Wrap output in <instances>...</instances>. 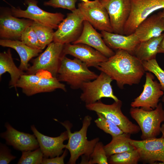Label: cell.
Wrapping results in <instances>:
<instances>
[{
	"mask_svg": "<svg viewBox=\"0 0 164 164\" xmlns=\"http://www.w3.org/2000/svg\"><path fill=\"white\" fill-rule=\"evenodd\" d=\"M115 80L122 89L125 85L138 84L145 70L142 62L133 55L123 50H117L114 54L96 68Z\"/></svg>",
	"mask_w": 164,
	"mask_h": 164,
	"instance_id": "obj_1",
	"label": "cell"
},
{
	"mask_svg": "<svg viewBox=\"0 0 164 164\" xmlns=\"http://www.w3.org/2000/svg\"><path fill=\"white\" fill-rule=\"evenodd\" d=\"M92 119L90 116H85L83 121L81 128L80 130L73 133L71 132L72 126L70 122L67 121L63 122H60L68 132V142L65 146V148L69 151L70 153L68 164H75L80 156L82 158L80 164H85L92 153L96 144L99 141L98 138L91 140L87 139V131Z\"/></svg>",
	"mask_w": 164,
	"mask_h": 164,
	"instance_id": "obj_2",
	"label": "cell"
},
{
	"mask_svg": "<svg viewBox=\"0 0 164 164\" xmlns=\"http://www.w3.org/2000/svg\"><path fill=\"white\" fill-rule=\"evenodd\" d=\"M86 64L79 59H71L62 56L56 78L66 82L73 89L81 88L85 82L96 79L98 75L90 70Z\"/></svg>",
	"mask_w": 164,
	"mask_h": 164,
	"instance_id": "obj_3",
	"label": "cell"
},
{
	"mask_svg": "<svg viewBox=\"0 0 164 164\" xmlns=\"http://www.w3.org/2000/svg\"><path fill=\"white\" fill-rule=\"evenodd\" d=\"M130 114L140 128L142 140L156 138L161 133V124L164 121V110L161 102L150 111L131 107Z\"/></svg>",
	"mask_w": 164,
	"mask_h": 164,
	"instance_id": "obj_4",
	"label": "cell"
},
{
	"mask_svg": "<svg viewBox=\"0 0 164 164\" xmlns=\"http://www.w3.org/2000/svg\"><path fill=\"white\" fill-rule=\"evenodd\" d=\"M122 102L119 100L111 104L103 103L101 100L86 105V108L102 114L106 118L119 127L124 133L131 134L138 133L141 130L138 125L133 123L122 112Z\"/></svg>",
	"mask_w": 164,
	"mask_h": 164,
	"instance_id": "obj_5",
	"label": "cell"
},
{
	"mask_svg": "<svg viewBox=\"0 0 164 164\" xmlns=\"http://www.w3.org/2000/svg\"><path fill=\"white\" fill-rule=\"evenodd\" d=\"M113 80L107 74L101 72L94 80L83 84L80 88L82 91L80 97L81 100L86 105L94 103L104 97L118 101L119 100L114 95L111 85Z\"/></svg>",
	"mask_w": 164,
	"mask_h": 164,
	"instance_id": "obj_6",
	"label": "cell"
},
{
	"mask_svg": "<svg viewBox=\"0 0 164 164\" xmlns=\"http://www.w3.org/2000/svg\"><path fill=\"white\" fill-rule=\"evenodd\" d=\"M36 0H26L27 7L25 10L12 7V15L16 17L27 18L33 21L53 29H57L64 19V15L60 12L51 13L39 8Z\"/></svg>",
	"mask_w": 164,
	"mask_h": 164,
	"instance_id": "obj_7",
	"label": "cell"
},
{
	"mask_svg": "<svg viewBox=\"0 0 164 164\" xmlns=\"http://www.w3.org/2000/svg\"><path fill=\"white\" fill-rule=\"evenodd\" d=\"M63 46V44L54 42L50 43L43 52L33 60L26 74H34L43 70L56 77Z\"/></svg>",
	"mask_w": 164,
	"mask_h": 164,
	"instance_id": "obj_8",
	"label": "cell"
},
{
	"mask_svg": "<svg viewBox=\"0 0 164 164\" xmlns=\"http://www.w3.org/2000/svg\"><path fill=\"white\" fill-rule=\"evenodd\" d=\"M85 20L78 8L67 14L54 32L53 42L63 45L72 43L81 33Z\"/></svg>",
	"mask_w": 164,
	"mask_h": 164,
	"instance_id": "obj_9",
	"label": "cell"
},
{
	"mask_svg": "<svg viewBox=\"0 0 164 164\" xmlns=\"http://www.w3.org/2000/svg\"><path fill=\"white\" fill-rule=\"evenodd\" d=\"M131 9L124 35L134 33L138 25L154 12L164 9V0H131Z\"/></svg>",
	"mask_w": 164,
	"mask_h": 164,
	"instance_id": "obj_10",
	"label": "cell"
},
{
	"mask_svg": "<svg viewBox=\"0 0 164 164\" xmlns=\"http://www.w3.org/2000/svg\"><path fill=\"white\" fill-rule=\"evenodd\" d=\"M78 8L95 29L113 32L108 12L100 0H94L78 4Z\"/></svg>",
	"mask_w": 164,
	"mask_h": 164,
	"instance_id": "obj_11",
	"label": "cell"
},
{
	"mask_svg": "<svg viewBox=\"0 0 164 164\" xmlns=\"http://www.w3.org/2000/svg\"><path fill=\"white\" fill-rule=\"evenodd\" d=\"M146 79L142 92L131 104L132 108H141L146 111L155 109L164 92L161 84L154 80V75L150 72L146 73Z\"/></svg>",
	"mask_w": 164,
	"mask_h": 164,
	"instance_id": "obj_12",
	"label": "cell"
},
{
	"mask_svg": "<svg viewBox=\"0 0 164 164\" xmlns=\"http://www.w3.org/2000/svg\"><path fill=\"white\" fill-rule=\"evenodd\" d=\"M100 0L108 12L113 32L124 35L125 26L131 12V0Z\"/></svg>",
	"mask_w": 164,
	"mask_h": 164,
	"instance_id": "obj_13",
	"label": "cell"
},
{
	"mask_svg": "<svg viewBox=\"0 0 164 164\" xmlns=\"http://www.w3.org/2000/svg\"><path fill=\"white\" fill-rule=\"evenodd\" d=\"M129 141L138 151L140 161L154 164L160 161L164 164V137L155 138L142 140L130 138Z\"/></svg>",
	"mask_w": 164,
	"mask_h": 164,
	"instance_id": "obj_14",
	"label": "cell"
},
{
	"mask_svg": "<svg viewBox=\"0 0 164 164\" xmlns=\"http://www.w3.org/2000/svg\"><path fill=\"white\" fill-rule=\"evenodd\" d=\"M5 126L6 131L0 134L6 144L15 149L22 152L34 150L39 147L37 139L33 134L19 131L7 122Z\"/></svg>",
	"mask_w": 164,
	"mask_h": 164,
	"instance_id": "obj_15",
	"label": "cell"
},
{
	"mask_svg": "<svg viewBox=\"0 0 164 164\" xmlns=\"http://www.w3.org/2000/svg\"><path fill=\"white\" fill-rule=\"evenodd\" d=\"M70 55L80 60L89 67H97L108 59L99 51L86 44L68 43L64 45L62 56Z\"/></svg>",
	"mask_w": 164,
	"mask_h": 164,
	"instance_id": "obj_16",
	"label": "cell"
},
{
	"mask_svg": "<svg viewBox=\"0 0 164 164\" xmlns=\"http://www.w3.org/2000/svg\"><path fill=\"white\" fill-rule=\"evenodd\" d=\"M31 129L38 142L43 158H53L59 156L63 153V149L66 146L63 142L68 139L67 130L61 133L59 136L53 137L41 133L34 125L31 126Z\"/></svg>",
	"mask_w": 164,
	"mask_h": 164,
	"instance_id": "obj_17",
	"label": "cell"
},
{
	"mask_svg": "<svg viewBox=\"0 0 164 164\" xmlns=\"http://www.w3.org/2000/svg\"><path fill=\"white\" fill-rule=\"evenodd\" d=\"M96 29L87 21L85 20L81 33L72 43L86 44L99 51L108 58L112 56L115 53L107 46L101 33Z\"/></svg>",
	"mask_w": 164,
	"mask_h": 164,
	"instance_id": "obj_18",
	"label": "cell"
},
{
	"mask_svg": "<svg viewBox=\"0 0 164 164\" xmlns=\"http://www.w3.org/2000/svg\"><path fill=\"white\" fill-rule=\"evenodd\" d=\"M13 16L6 14L1 16L0 36L2 39H20L22 32L33 22L29 19H18Z\"/></svg>",
	"mask_w": 164,
	"mask_h": 164,
	"instance_id": "obj_19",
	"label": "cell"
},
{
	"mask_svg": "<svg viewBox=\"0 0 164 164\" xmlns=\"http://www.w3.org/2000/svg\"><path fill=\"white\" fill-rule=\"evenodd\" d=\"M163 32L164 18L160 11L142 21L137 26L134 33L140 42H142L159 36Z\"/></svg>",
	"mask_w": 164,
	"mask_h": 164,
	"instance_id": "obj_20",
	"label": "cell"
},
{
	"mask_svg": "<svg viewBox=\"0 0 164 164\" xmlns=\"http://www.w3.org/2000/svg\"><path fill=\"white\" fill-rule=\"evenodd\" d=\"M101 33L104 42L109 48L124 50L132 54L140 42L134 32L128 35L105 31H101Z\"/></svg>",
	"mask_w": 164,
	"mask_h": 164,
	"instance_id": "obj_21",
	"label": "cell"
},
{
	"mask_svg": "<svg viewBox=\"0 0 164 164\" xmlns=\"http://www.w3.org/2000/svg\"><path fill=\"white\" fill-rule=\"evenodd\" d=\"M0 45L14 49L17 52L20 59L19 68L23 71H26L29 67V60L33 57L38 56L42 50L33 49L28 46L21 41L1 39Z\"/></svg>",
	"mask_w": 164,
	"mask_h": 164,
	"instance_id": "obj_22",
	"label": "cell"
},
{
	"mask_svg": "<svg viewBox=\"0 0 164 164\" xmlns=\"http://www.w3.org/2000/svg\"><path fill=\"white\" fill-rule=\"evenodd\" d=\"M6 72L9 73L10 76L9 86L11 88L14 87L17 91V83L21 76L26 73L15 64L10 49L6 52L0 53V77L3 74Z\"/></svg>",
	"mask_w": 164,
	"mask_h": 164,
	"instance_id": "obj_23",
	"label": "cell"
},
{
	"mask_svg": "<svg viewBox=\"0 0 164 164\" xmlns=\"http://www.w3.org/2000/svg\"><path fill=\"white\" fill-rule=\"evenodd\" d=\"M163 36L162 33L159 36L140 42L136 47L133 55L142 62L155 58L158 53L159 44Z\"/></svg>",
	"mask_w": 164,
	"mask_h": 164,
	"instance_id": "obj_24",
	"label": "cell"
},
{
	"mask_svg": "<svg viewBox=\"0 0 164 164\" xmlns=\"http://www.w3.org/2000/svg\"><path fill=\"white\" fill-rule=\"evenodd\" d=\"M60 89L66 91L65 85L60 82L56 77L52 75L44 77L34 86L26 89L22 90V92L29 96L37 94L50 92Z\"/></svg>",
	"mask_w": 164,
	"mask_h": 164,
	"instance_id": "obj_25",
	"label": "cell"
},
{
	"mask_svg": "<svg viewBox=\"0 0 164 164\" xmlns=\"http://www.w3.org/2000/svg\"><path fill=\"white\" fill-rule=\"evenodd\" d=\"M131 135V134L123 133L117 136H112L111 141L104 146L108 157L114 154L135 149L129 141Z\"/></svg>",
	"mask_w": 164,
	"mask_h": 164,
	"instance_id": "obj_26",
	"label": "cell"
},
{
	"mask_svg": "<svg viewBox=\"0 0 164 164\" xmlns=\"http://www.w3.org/2000/svg\"><path fill=\"white\" fill-rule=\"evenodd\" d=\"M139 161V154L135 149L114 154L108 157V164H137Z\"/></svg>",
	"mask_w": 164,
	"mask_h": 164,
	"instance_id": "obj_27",
	"label": "cell"
},
{
	"mask_svg": "<svg viewBox=\"0 0 164 164\" xmlns=\"http://www.w3.org/2000/svg\"><path fill=\"white\" fill-rule=\"evenodd\" d=\"M30 26L37 35L42 50L53 41V29L33 21Z\"/></svg>",
	"mask_w": 164,
	"mask_h": 164,
	"instance_id": "obj_28",
	"label": "cell"
},
{
	"mask_svg": "<svg viewBox=\"0 0 164 164\" xmlns=\"http://www.w3.org/2000/svg\"><path fill=\"white\" fill-rule=\"evenodd\" d=\"M52 75L49 71L41 70L34 74H25L22 75L16 85L17 87L22 90L28 89L37 84L43 77Z\"/></svg>",
	"mask_w": 164,
	"mask_h": 164,
	"instance_id": "obj_29",
	"label": "cell"
},
{
	"mask_svg": "<svg viewBox=\"0 0 164 164\" xmlns=\"http://www.w3.org/2000/svg\"><path fill=\"white\" fill-rule=\"evenodd\" d=\"M97 118L94 122L97 127L112 136L124 133L120 128L114 123L106 118L102 114L96 113Z\"/></svg>",
	"mask_w": 164,
	"mask_h": 164,
	"instance_id": "obj_30",
	"label": "cell"
},
{
	"mask_svg": "<svg viewBox=\"0 0 164 164\" xmlns=\"http://www.w3.org/2000/svg\"><path fill=\"white\" fill-rule=\"evenodd\" d=\"M85 164H108V157L101 142H98Z\"/></svg>",
	"mask_w": 164,
	"mask_h": 164,
	"instance_id": "obj_31",
	"label": "cell"
},
{
	"mask_svg": "<svg viewBox=\"0 0 164 164\" xmlns=\"http://www.w3.org/2000/svg\"><path fill=\"white\" fill-rule=\"evenodd\" d=\"M18 164H42L43 158L40 148L34 150L22 152Z\"/></svg>",
	"mask_w": 164,
	"mask_h": 164,
	"instance_id": "obj_32",
	"label": "cell"
},
{
	"mask_svg": "<svg viewBox=\"0 0 164 164\" xmlns=\"http://www.w3.org/2000/svg\"><path fill=\"white\" fill-rule=\"evenodd\" d=\"M145 71H148L154 74L158 79L164 90V70L159 66L155 58L142 62Z\"/></svg>",
	"mask_w": 164,
	"mask_h": 164,
	"instance_id": "obj_33",
	"label": "cell"
},
{
	"mask_svg": "<svg viewBox=\"0 0 164 164\" xmlns=\"http://www.w3.org/2000/svg\"><path fill=\"white\" fill-rule=\"evenodd\" d=\"M20 40L30 47L42 50L37 35L30 26L27 27L22 32Z\"/></svg>",
	"mask_w": 164,
	"mask_h": 164,
	"instance_id": "obj_34",
	"label": "cell"
},
{
	"mask_svg": "<svg viewBox=\"0 0 164 164\" xmlns=\"http://www.w3.org/2000/svg\"><path fill=\"white\" fill-rule=\"evenodd\" d=\"M77 0H49L44 2L46 6H49L55 8H60L66 9L71 11L75 10Z\"/></svg>",
	"mask_w": 164,
	"mask_h": 164,
	"instance_id": "obj_35",
	"label": "cell"
},
{
	"mask_svg": "<svg viewBox=\"0 0 164 164\" xmlns=\"http://www.w3.org/2000/svg\"><path fill=\"white\" fill-rule=\"evenodd\" d=\"M16 157L12 155L11 150L5 144H0V164H8Z\"/></svg>",
	"mask_w": 164,
	"mask_h": 164,
	"instance_id": "obj_36",
	"label": "cell"
},
{
	"mask_svg": "<svg viewBox=\"0 0 164 164\" xmlns=\"http://www.w3.org/2000/svg\"><path fill=\"white\" fill-rule=\"evenodd\" d=\"M68 154V151L66 149L60 156H56L52 158H43L42 164H63L64 159Z\"/></svg>",
	"mask_w": 164,
	"mask_h": 164,
	"instance_id": "obj_37",
	"label": "cell"
},
{
	"mask_svg": "<svg viewBox=\"0 0 164 164\" xmlns=\"http://www.w3.org/2000/svg\"><path fill=\"white\" fill-rule=\"evenodd\" d=\"M163 36L159 44L158 53H164V33Z\"/></svg>",
	"mask_w": 164,
	"mask_h": 164,
	"instance_id": "obj_38",
	"label": "cell"
},
{
	"mask_svg": "<svg viewBox=\"0 0 164 164\" xmlns=\"http://www.w3.org/2000/svg\"><path fill=\"white\" fill-rule=\"evenodd\" d=\"M161 131L162 134V136L164 137V123L161 125Z\"/></svg>",
	"mask_w": 164,
	"mask_h": 164,
	"instance_id": "obj_39",
	"label": "cell"
},
{
	"mask_svg": "<svg viewBox=\"0 0 164 164\" xmlns=\"http://www.w3.org/2000/svg\"><path fill=\"white\" fill-rule=\"evenodd\" d=\"M162 15L164 18V9H163L162 11H160Z\"/></svg>",
	"mask_w": 164,
	"mask_h": 164,
	"instance_id": "obj_40",
	"label": "cell"
},
{
	"mask_svg": "<svg viewBox=\"0 0 164 164\" xmlns=\"http://www.w3.org/2000/svg\"><path fill=\"white\" fill-rule=\"evenodd\" d=\"M82 2H84L87 3L89 2L90 1L89 0H81Z\"/></svg>",
	"mask_w": 164,
	"mask_h": 164,
	"instance_id": "obj_41",
	"label": "cell"
},
{
	"mask_svg": "<svg viewBox=\"0 0 164 164\" xmlns=\"http://www.w3.org/2000/svg\"><path fill=\"white\" fill-rule=\"evenodd\" d=\"M162 101L164 103V95L162 97Z\"/></svg>",
	"mask_w": 164,
	"mask_h": 164,
	"instance_id": "obj_42",
	"label": "cell"
}]
</instances>
